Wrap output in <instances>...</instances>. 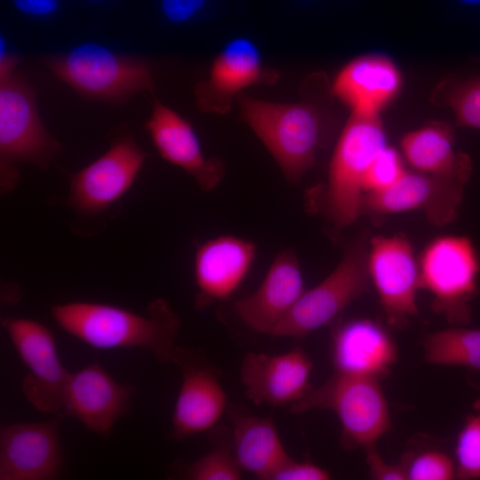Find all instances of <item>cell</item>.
I'll use <instances>...</instances> for the list:
<instances>
[{"label":"cell","mask_w":480,"mask_h":480,"mask_svg":"<svg viewBox=\"0 0 480 480\" xmlns=\"http://www.w3.org/2000/svg\"><path fill=\"white\" fill-rule=\"evenodd\" d=\"M300 101L280 103L240 94L241 118L272 155L291 183L299 182L316 164L330 140L332 123L328 103L332 94L323 76H308Z\"/></svg>","instance_id":"obj_1"},{"label":"cell","mask_w":480,"mask_h":480,"mask_svg":"<svg viewBox=\"0 0 480 480\" xmlns=\"http://www.w3.org/2000/svg\"><path fill=\"white\" fill-rule=\"evenodd\" d=\"M51 315L67 333L99 349L140 348L160 363L172 361L181 322L163 298L151 301L143 313L119 306L69 301L54 305Z\"/></svg>","instance_id":"obj_2"},{"label":"cell","mask_w":480,"mask_h":480,"mask_svg":"<svg viewBox=\"0 0 480 480\" xmlns=\"http://www.w3.org/2000/svg\"><path fill=\"white\" fill-rule=\"evenodd\" d=\"M36 90L12 70L0 72V186L14 189L20 179L17 163L48 168L61 150L46 130L36 108Z\"/></svg>","instance_id":"obj_3"},{"label":"cell","mask_w":480,"mask_h":480,"mask_svg":"<svg viewBox=\"0 0 480 480\" xmlns=\"http://www.w3.org/2000/svg\"><path fill=\"white\" fill-rule=\"evenodd\" d=\"M387 146L379 114L352 112L334 148L321 210L336 229H342L360 216L366 172Z\"/></svg>","instance_id":"obj_4"},{"label":"cell","mask_w":480,"mask_h":480,"mask_svg":"<svg viewBox=\"0 0 480 480\" xmlns=\"http://www.w3.org/2000/svg\"><path fill=\"white\" fill-rule=\"evenodd\" d=\"M43 62L60 80L89 99L124 103L133 94L154 88L147 61L94 43L79 44L65 54L47 56Z\"/></svg>","instance_id":"obj_5"},{"label":"cell","mask_w":480,"mask_h":480,"mask_svg":"<svg viewBox=\"0 0 480 480\" xmlns=\"http://www.w3.org/2000/svg\"><path fill=\"white\" fill-rule=\"evenodd\" d=\"M312 409L331 410L337 415L342 427L340 444L347 450L376 444L391 426L388 404L378 380L334 372L290 407L293 413Z\"/></svg>","instance_id":"obj_6"},{"label":"cell","mask_w":480,"mask_h":480,"mask_svg":"<svg viewBox=\"0 0 480 480\" xmlns=\"http://www.w3.org/2000/svg\"><path fill=\"white\" fill-rule=\"evenodd\" d=\"M420 286L433 297V310L452 326H466L478 293L480 258L466 236H440L419 257Z\"/></svg>","instance_id":"obj_7"},{"label":"cell","mask_w":480,"mask_h":480,"mask_svg":"<svg viewBox=\"0 0 480 480\" xmlns=\"http://www.w3.org/2000/svg\"><path fill=\"white\" fill-rule=\"evenodd\" d=\"M368 241L364 235L346 248L337 267L315 287L305 291L271 336L303 339L339 318L344 309L367 292Z\"/></svg>","instance_id":"obj_8"},{"label":"cell","mask_w":480,"mask_h":480,"mask_svg":"<svg viewBox=\"0 0 480 480\" xmlns=\"http://www.w3.org/2000/svg\"><path fill=\"white\" fill-rule=\"evenodd\" d=\"M2 326L28 369L21 383L24 397L37 412L58 416L70 372L60 359L53 333L24 317H5Z\"/></svg>","instance_id":"obj_9"},{"label":"cell","mask_w":480,"mask_h":480,"mask_svg":"<svg viewBox=\"0 0 480 480\" xmlns=\"http://www.w3.org/2000/svg\"><path fill=\"white\" fill-rule=\"evenodd\" d=\"M367 269L387 323L402 329L418 312L421 289L419 257L403 235L377 236L368 241Z\"/></svg>","instance_id":"obj_10"},{"label":"cell","mask_w":480,"mask_h":480,"mask_svg":"<svg viewBox=\"0 0 480 480\" xmlns=\"http://www.w3.org/2000/svg\"><path fill=\"white\" fill-rule=\"evenodd\" d=\"M145 158L132 136H119L100 157L68 173L66 204L83 215L102 213L130 190Z\"/></svg>","instance_id":"obj_11"},{"label":"cell","mask_w":480,"mask_h":480,"mask_svg":"<svg viewBox=\"0 0 480 480\" xmlns=\"http://www.w3.org/2000/svg\"><path fill=\"white\" fill-rule=\"evenodd\" d=\"M464 186L451 179L406 170L388 188L364 194L360 214L383 216L419 211L431 224L446 226L459 214Z\"/></svg>","instance_id":"obj_12"},{"label":"cell","mask_w":480,"mask_h":480,"mask_svg":"<svg viewBox=\"0 0 480 480\" xmlns=\"http://www.w3.org/2000/svg\"><path fill=\"white\" fill-rule=\"evenodd\" d=\"M181 372V385L172 418L171 436L185 440L212 428L227 407V395L216 370L203 353L177 346L172 361Z\"/></svg>","instance_id":"obj_13"},{"label":"cell","mask_w":480,"mask_h":480,"mask_svg":"<svg viewBox=\"0 0 480 480\" xmlns=\"http://www.w3.org/2000/svg\"><path fill=\"white\" fill-rule=\"evenodd\" d=\"M61 418L0 428V480H54L63 472Z\"/></svg>","instance_id":"obj_14"},{"label":"cell","mask_w":480,"mask_h":480,"mask_svg":"<svg viewBox=\"0 0 480 480\" xmlns=\"http://www.w3.org/2000/svg\"><path fill=\"white\" fill-rule=\"evenodd\" d=\"M278 79V72L263 64L256 44L248 38L236 37L215 57L208 78L196 85V106L203 112L224 115L246 87L270 85Z\"/></svg>","instance_id":"obj_15"},{"label":"cell","mask_w":480,"mask_h":480,"mask_svg":"<svg viewBox=\"0 0 480 480\" xmlns=\"http://www.w3.org/2000/svg\"><path fill=\"white\" fill-rule=\"evenodd\" d=\"M135 389L117 382L98 362L70 372L58 415L72 417L87 429L108 436L130 406Z\"/></svg>","instance_id":"obj_16"},{"label":"cell","mask_w":480,"mask_h":480,"mask_svg":"<svg viewBox=\"0 0 480 480\" xmlns=\"http://www.w3.org/2000/svg\"><path fill=\"white\" fill-rule=\"evenodd\" d=\"M313 362L300 347L280 354L247 353L240 365L245 396L255 404L292 405L311 388Z\"/></svg>","instance_id":"obj_17"},{"label":"cell","mask_w":480,"mask_h":480,"mask_svg":"<svg viewBox=\"0 0 480 480\" xmlns=\"http://www.w3.org/2000/svg\"><path fill=\"white\" fill-rule=\"evenodd\" d=\"M256 253L252 241L230 235L198 245L194 257L196 308L230 297L249 274Z\"/></svg>","instance_id":"obj_18"},{"label":"cell","mask_w":480,"mask_h":480,"mask_svg":"<svg viewBox=\"0 0 480 480\" xmlns=\"http://www.w3.org/2000/svg\"><path fill=\"white\" fill-rule=\"evenodd\" d=\"M304 292L298 257L285 249L276 256L259 288L236 302L235 310L251 330L272 335Z\"/></svg>","instance_id":"obj_19"},{"label":"cell","mask_w":480,"mask_h":480,"mask_svg":"<svg viewBox=\"0 0 480 480\" xmlns=\"http://www.w3.org/2000/svg\"><path fill=\"white\" fill-rule=\"evenodd\" d=\"M397 359L388 330L372 319L338 322L332 332V363L336 372L380 380Z\"/></svg>","instance_id":"obj_20"},{"label":"cell","mask_w":480,"mask_h":480,"mask_svg":"<svg viewBox=\"0 0 480 480\" xmlns=\"http://www.w3.org/2000/svg\"><path fill=\"white\" fill-rule=\"evenodd\" d=\"M145 127L159 155L193 177L203 191H212L220 183L223 163L206 157L190 123L156 98Z\"/></svg>","instance_id":"obj_21"},{"label":"cell","mask_w":480,"mask_h":480,"mask_svg":"<svg viewBox=\"0 0 480 480\" xmlns=\"http://www.w3.org/2000/svg\"><path fill=\"white\" fill-rule=\"evenodd\" d=\"M401 76L392 60L382 55H363L347 63L331 86L332 94L352 112L379 114L398 92Z\"/></svg>","instance_id":"obj_22"},{"label":"cell","mask_w":480,"mask_h":480,"mask_svg":"<svg viewBox=\"0 0 480 480\" xmlns=\"http://www.w3.org/2000/svg\"><path fill=\"white\" fill-rule=\"evenodd\" d=\"M404 159L413 171L451 179L464 185L472 172L469 156L454 148L452 130L431 124L406 133L401 140Z\"/></svg>","instance_id":"obj_23"},{"label":"cell","mask_w":480,"mask_h":480,"mask_svg":"<svg viewBox=\"0 0 480 480\" xmlns=\"http://www.w3.org/2000/svg\"><path fill=\"white\" fill-rule=\"evenodd\" d=\"M235 457L243 470L270 480L290 456L271 418L230 412Z\"/></svg>","instance_id":"obj_24"},{"label":"cell","mask_w":480,"mask_h":480,"mask_svg":"<svg viewBox=\"0 0 480 480\" xmlns=\"http://www.w3.org/2000/svg\"><path fill=\"white\" fill-rule=\"evenodd\" d=\"M424 360L431 364L480 371V329L452 326L425 336Z\"/></svg>","instance_id":"obj_25"},{"label":"cell","mask_w":480,"mask_h":480,"mask_svg":"<svg viewBox=\"0 0 480 480\" xmlns=\"http://www.w3.org/2000/svg\"><path fill=\"white\" fill-rule=\"evenodd\" d=\"M454 453L456 478L480 479V398L458 433Z\"/></svg>","instance_id":"obj_26"},{"label":"cell","mask_w":480,"mask_h":480,"mask_svg":"<svg viewBox=\"0 0 480 480\" xmlns=\"http://www.w3.org/2000/svg\"><path fill=\"white\" fill-rule=\"evenodd\" d=\"M242 468L227 445H217L209 452L186 466L183 477L189 480H238Z\"/></svg>","instance_id":"obj_27"},{"label":"cell","mask_w":480,"mask_h":480,"mask_svg":"<svg viewBox=\"0 0 480 480\" xmlns=\"http://www.w3.org/2000/svg\"><path fill=\"white\" fill-rule=\"evenodd\" d=\"M409 480H451L456 478L454 460L444 452L427 449L408 452L400 460Z\"/></svg>","instance_id":"obj_28"},{"label":"cell","mask_w":480,"mask_h":480,"mask_svg":"<svg viewBox=\"0 0 480 480\" xmlns=\"http://www.w3.org/2000/svg\"><path fill=\"white\" fill-rule=\"evenodd\" d=\"M444 100L460 125L480 129V76L452 84Z\"/></svg>","instance_id":"obj_29"},{"label":"cell","mask_w":480,"mask_h":480,"mask_svg":"<svg viewBox=\"0 0 480 480\" xmlns=\"http://www.w3.org/2000/svg\"><path fill=\"white\" fill-rule=\"evenodd\" d=\"M405 171L398 152L387 145L378 153L366 172L364 180V195L388 188Z\"/></svg>","instance_id":"obj_30"},{"label":"cell","mask_w":480,"mask_h":480,"mask_svg":"<svg viewBox=\"0 0 480 480\" xmlns=\"http://www.w3.org/2000/svg\"><path fill=\"white\" fill-rule=\"evenodd\" d=\"M330 472L312 462L295 461L291 457L271 476L270 480H328Z\"/></svg>","instance_id":"obj_31"},{"label":"cell","mask_w":480,"mask_h":480,"mask_svg":"<svg viewBox=\"0 0 480 480\" xmlns=\"http://www.w3.org/2000/svg\"><path fill=\"white\" fill-rule=\"evenodd\" d=\"M365 461L369 469V475L376 480H404L407 479L404 465L400 461L390 464L385 461L376 449V444H371L364 448Z\"/></svg>","instance_id":"obj_32"},{"label":"cell","mask_w":480,"mask_h":480,"mask_svg":"<svg viewBox=\"0 0 480 480\" xmlns=\"http://www.w3.org/2000/svg\"><path fill=\"white\" fill-rule=\"evenodd\" d=\"M205 2L206 0H161V9L169 21L180 24L193 18Z\"/></svg>","instance_id":"obj_33"},{"label":"cell","mask_w":480,"mask_h":480,"mask_svg":"<svg viewBox=\"0 0 480 480\" xmlns=\"http://www.w3.org/2000/svg\"><path fill=\"white\" fill-rule=\"evenodd\" d=\"M12 3L19 12L36 17L50 15L59 7L58 0H12Z\"/></svg>","instance_id":"obj_34"},{"label":"cell","mask_w":480,"mask_h":480,"mask_svg":"<svg viewBox=\"0 0 480 480\" xmlns=\"http://www.w3.org/2000/svg\"><path fill=\"white\" fill-rule=\"evenodd\" d=\"M461 3L470 5L480 4V0H460Z\"/></svg>","instance_id":"obj_35"},{"label":"cell","mask_w":480,"mask_h":480,"mask_svg":"<svg viewBox=\"0 0 480 480\" xmlns=\"http://www.w3.org/2000/svg\"><path fill=\"white\" fill-rule=\"evenodd\" d=\"M88 1H92V2H100V1H102V0H88Z\"/></svg>","instance_id":"obj_36"}]
</instances>
